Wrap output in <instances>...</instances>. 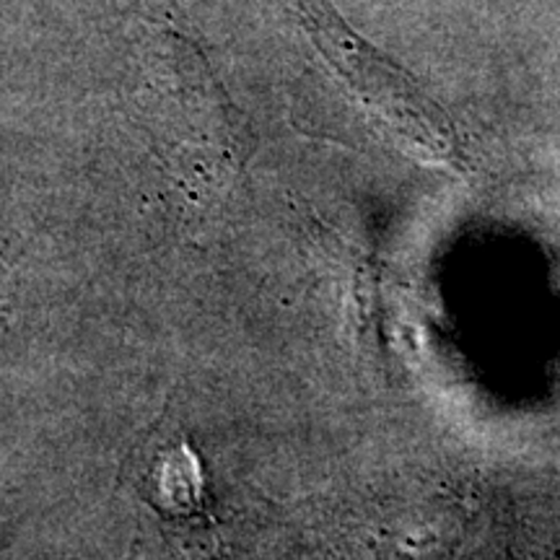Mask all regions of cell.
<instances>
[{"label": "cell", "instance_id": "7a4b0ae2", "mask_svg": "<svg viewBox=\"0 0 560 560\" xmlns=\"http://www.w3.org/2000/svg\"><path fill=\"white\" fill-rule=\"evenodd\" d=\"M296 9L301 26L348 94L408 156L429 164H462L452 120L400 66L376 52L325 0H296Z\"/></svg>", "mask_w": 560, "mask_h": 560}, {"label": "cell", "instance_id": "6da1fadb", "mask_svg": "<svg viewBox=\"0 0 560 560\" xmlns=\"http://www.w3.org/2000/svg\"><path fill=\"white\" fill-rule=\"evenodd\" d=\"M140 81V112L166 174L192 195L229 187L247 166L255 138L198 45L174 30H151Z\"/></svg>", "mask_w": 560, "mask_h": 560}, {"label": "cell", "instance_id": "3957f363", "mask_svg": "<svg viewBox=\"0 0 560 560\" xmlns=\"http://www.w3.org/2000/svg\"><path fill=\"white\" fill-rule=\"evenodd\" d=\"M457 516L441 503H416L392 516L380 542L382 560H450L457 545Z\"/></svg>", "mask_w": 560, "mask_h": 560}]
</instances>
